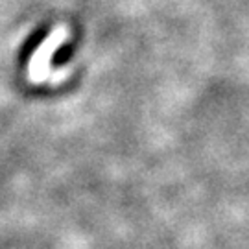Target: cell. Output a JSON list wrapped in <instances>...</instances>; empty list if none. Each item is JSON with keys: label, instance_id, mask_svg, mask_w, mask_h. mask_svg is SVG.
<instances>
[{"label": "cell", "instance_id": "6da1fadb", "mask_svg": "<svg viewBox=\"0 0 249 249\" xmlns=\"http://www.w3.org/2000/svg\"><path fill=\"white\" fill-rule=\"evenodd\" d=\"M67 37H69L67 26H55L52 30V34L46 37L45 41H43V45L39 46L36 53L32 55V61L28 65V78L34 83H41V81L46 80L53 52L65 43Z\"/></svg>", "mask_w": 249, "mask_h": 249}]
</instances>
